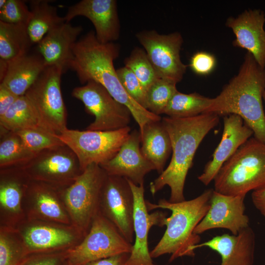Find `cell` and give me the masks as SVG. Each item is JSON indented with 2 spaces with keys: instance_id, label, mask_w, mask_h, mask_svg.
I'll list each match as a JSON object with an SVG mask.
<instances>
[{
  "instance_id": "obj_1",
  "label": "cell",
  "mask_w": 265,
  "mask_h": 265,
  "mask_svg": "<svg viewBox=\"0 0 265 265\" xmlns=\"http://www.w3.org/2000/svg\"><path fill=\"white\" fill-rule=\"evenodd\" d=\"M119 52V45L113 42L101 43L91 30L74 44L68 69L76 73L81 84L95 81L105 87L116 101L126 106L140 132L147 123L160 121L161 118L137 103L122 86L113 64Z\"/></svg>"
},
{
  "instance_id": "obj_2",
  "label": "cell",
  "mask_w": 265,
  "mask_h": 265,
  "mask_svg": "<svg viewBox=\"0 0 265 265\" xmlns=\"http://www.w3.org/2000/svg\"><path fill=\"white\" fill-rule=\"evenodd\" d=\"M161 122L170 138L172 156L167 167L150 183V190L154 195L168 186L169 201L180 202L185 200V181L196 150L206 135L218 125L219 116L207 113L187 118L167 116Z\"/></svg>"
},
{
  "instance_id": "obj_3",
  "label": "cell",
  "mask_w": 265,
  "mask_h": 265,
  "mask_svg": "<svg viewBox=\"0 0 265 265\" xmlns=\"http://www.w3.org/2000/svg\"><path fill=\"white\" fill-rule=\"evenodd\" d=\"M265 89V68L247 52L238 73L213 98L205 113L239 116L253 131L254 137L265 144V113L263 106Z\"/></svg>"
},
{
  "instance_id": "obj_4",
  "label": "cell",
  "mask_w": 265,
  "mask_h": 265,
  "mask_svg": "<svg viewBox=\"0 0 265 265\" xmlns=\"http://www.w3.org/2000/svg\"><path fill=\"white\" fill-rule=\"evenodd\" d=\"M213 190L207 189L194 199L177 203L164 198L159 199L157 204L146 200L149 212L163 209L171 212L164 220L166 230L163 236L150 251L152 258L168 254L171 262L180 257L195 256L194 247L200 243L201 238L194 231L210 208Z\"/></svg>"
},
{
  "instance_id": "obj_5",
  "label": "cell",
  "mask_w": 265,
  "mask_h": 265,
  "mask_svg": "<svg viewBox=\"0 0 265 265\" xmlns=\"http://www.w3.org/2000/svg\"><path fill=\"white\" fill-rule=\"evenodd\" d=\"M214 190L244 195L265 186V144L250 138L227 160L214 180Z\"/></svg>"
},
{
  "instance_id": "obj_6",
  "label": "cell",
  "mask_w": 265,
  "mask_h": 265,
  "mask_svg": "<svg viewBox=\"0 0 265 265\" xmlns=\"http://www.w3.org/2000/svg\"><path fill=\"white\" fill-rule=\"evenodd\" d=\"M107 176L97 164L87 166L76 181L62 189V200L72 225L84 237L99 211L101 190Z\"/></svg>"
},
{
  "instance_id": "obj_7",
  "label": "cell",
  "mask_w": 265,
  "mask_h": 265,
  "mask_svg": "<svg viewBox=\"0 0 265 265\" xmlns=\"http://www.w3.org/2000/svg\"><path fill=\"white\" fill-rule=\"evenodd\" d=\"M132 244L99 211L82 240L66 251L67 265H86L119 254H130Z\"/></svg>"
},
{
  "instance_id": "obj_8",
  "label": "cell",
  "mask_w": 265,
  "mask_h": 265,
  "mask_svg": "<svg viewBox=\"0 0 265 265\" xmlns=\"http://www.w3.org/2000/svg\"><path fill=\"white\" fill-rule=\"evenodd\" d=\"M63 69L47 66L26 93L42 125L59 135L67 128V110L62 98L61 78Z\"/></svg>"
},
{
  "instance_id": "obj_9",
  "label": "cell",
  "mask_w": 265,
  "mask_h": 265,
  "mask_svg": "<svg viewBox=\"0 0 265 265\" xmlns=\"http://www.w3.org/2000/svg\"><path fill=\"white\" fill-rule=\"evenodd\" d=\"M131 132L127 126L114 131H79L67 128L57 135L77 156L82 171L92 164L101 165L112 159Z\"/></svg>"
},
{
  "instance_id": "obj_10",
  "label": "cell",
  "mask_w": 265,
  "mask_h": 265,
  "mask_svg": "<svg viewBox=\"0 0 265 265\" xmlns=\"http://www.w3.org/2000/svg\"><path fill=\"white\" fill-rule=\"evenodd\" d=\"M22 168L30 181L60 189L71 185L83 172L77 156L65 144L36 153Z\"/></svg>"
},
{
  "instance_id": "obj_11",
  "label": "cell",
  "mask_w": 265,
  "mask_h": 265,
  "mask_svg": "<svg viewBox=\"0 0 265 265\" xmlns=\"http://www.w3.org/2000/svg\"><path fill=\"white\" fill-rule=\"evenodd\" d=\"M72 95L83 104L87 113L95 117L86 130L108 131L129 126L132 116L129 109L116 101L100 84L89 81L74 88Z\"/></svg>"
},
{
  "instance_id": "obj_12",
  "label": "cell",
  "mask_w": 265,
  "mask_h": 265,
  "mask_svg": "<svg viewBox=\"0 0 265 265\" xmlns=\"http://www.w3.org/2000/svg\"><path fill=\"white\" fill-rule=\"evenodd\" d=\"M136 37L160 78L177 83L182 80L187 66L181 59L183 38L180 33L160 34L155 30H145Z\"/></svg>"
},
{
  "instance_id": "obj_13",
  "label": "cell",
  "mask_w": 265,
  "mask_h": 265,
  "mask_svg": "<svg viewBox=\"0 0 265 265\" xmlns=\"http://www.w3.org/2000/svg\"><path fill=\"white\" fill-rule=\"evenodd\" d=\"M29 254L68 250L84 237L72 225L26 218L16 227Z\"/></svg>"
},
{
  "instance_id": "obj_14",
  "label": "cell",
  "mask_w": 265,
  "mask_h": 265,
  "mask_svg": "<svg viewBox=\"0 0 265 265\" xmlns=\"http://www.w3.org/2000/svg\"><path fill=\"white\" fill-rule=\"evenodd\" d=\"M99 211L133 244L134 197L127 179L107 175L101 190Z\"/></svg>"
},
{
  "instance_id": "obj_15",
  "label": "cell",
  "mask_w": 265,
  "mask_h": 265,
  "mask_svg": "<svg viewBox=\"0 0 265 265\" xmlns=\"http://www.w3.org/2000/svg\"><path fill=\"white\" fill-rule=\"evenodd\" d=\"M244 195H227L213 190L210 208L194 233L200 235L217 228L229 230L238 235L249 226V218L245 214Z\"/></svg>"
},
{
  "instance_id": "obj_16",
  "label": "cell",
  "mask_w": 265,
  "mask_h": 265,
  "mask_svg": "<svg viewBox=\"0 0 265 265\" xmlns=\"http://www.w3.org/2000/svg\"><path fill=\"white\" fill-rule=\"evenodd\" d=\"M128 180V179H127ZM134 197V241L125 265H156L150 255L148 234L154 226L162 227L166 213L156 211L149 213L144 199V186H138L128 180Z\"/></svg>"
},
{
  "instance_id": "obj_17",
  "label": "cell",
  "mask_w": 265,
  "mask_h": 265,
  "mask_svg": "<svg viewBox=\"0 0 265 265\" xmlns=\"http://www.w3.org/2000/svg\"><path fill=\"white\" fill-rule=\"evenodd\" d=\"M82 16L93 24L95 35L102 44L112 43L120 35V25L115 0H82L68 7L65 22Z\"/></svg>"
},
{
  "instance_id": "obj_18",
  "label": "cell",
  "mask_w": 265,
  "mask_h": 265,
  "mask_svg": "<svg viewBox=\"0 0 265 265\" xmlns=\"http://www.w3.org/2000/svg\"><path fill=\"white\" fill-rule=\"evenodd\" d=\"M62 190L30 181L24 199L26 218L72 225L62 200Z\"/></svg>"
},
{
  "instance_id": "obj_19",
  "label": "cell",
  "mask_w": 265,
  "mask_h": 265,
  "mask_svg": "<svg viewBox=\"0 0 265 265\" xmlns=\"http://www.w3.org/2000/svg\"><path fill=\"white\" fill-rule=\"evenodd\" d=\"M30 181L22 168L0 169V226L16 228L26 219L24 199Z\"/></svg>"
},
{
  "instance_id": "obj_20",
  "label": "cell",
  "mask_w": 265,
  "mask_h": 265,
  "mask_svg": "<svg viewBox=\"0 0 265 265\" xmlns=\"http://www.w3.org/2000/svg\"><path fill=\"white\" fill-rule=\"evenodd\" d=\"M140 143L139 132L132 131L116 155L100 166L108 175L123 177L136 186H144L145 175L156 169L142 155Z\"/></svg>"
},
{
  "instance_id": "obj_21",
  "label": "cell",
  "mask_w": 265,
  "mask_h": 265,
  "mask_svg": "<svg viewBox=\"0 0 265 265\" xmlns=\"http://www.w3.org/2000/svg\"><path fill=\"white\" fill-rule=\"evenodd\" d=\"M222 137L215 150L212 159L205 165L198 179L208 186L217 175L223 164L252 135L253 131L238 115L231 114L224 116Z\"/></svg>"
},
{
  "instance_id": "obj_22",
  "label": "cell",
  "mask_w": 265,
  "mask_h": 265,
  "mask_svg": "<svg viewBox=\"0 0 265 265\" xmlns=\"http://www.w3.org/2000/svg\"><path fill=\"white\" fill-rule=\"evenodd\" d=\"M265 13L256 9L245 10L236 17H229L226 22V26L235 35L233 45L247 50L263 68H265Z\"/></svg>"
},
{
  "instance_id": "obj_23",
  "label": "cell",
  "mask_w": 265,
  "mask_h": 265,
  "mask_svg": "<svg viewBox=\"0 0 265 265\" xmlns=\"http://www.w3.org/2000/svg\"><path fill=\"white\" fill-rule=\"evenodd\" d=\"M256 244L255 235L250 227L238 235L224 234L196 245L194 249L208 247L221 256L220 265H253Z\"/></svg>"
},
{
  "instance_id": "obj_24",
  "label": "cell",
  "mask_w": 265,
  "mask_h": 265,
  "mask_svg": "<svg viewBox=\"0 0 265 265\" xmlns=\"http://www.w3.org/2000/svg\"><path fill=\"white\" fill-rule=\"evenodd\" d=\"M82 31L81 26L63 22L49 31L36 45V51L46 66L60 67L65 72L72 57L73 47Z\"/></svg>"
},
{
  "instance_id": "obj_25",
  "label": "cell",
  "mask_w": 265,
  "mask_h": 265,
  "mask_svg": "<svg viewBox=\"0 0 265 265\" xmlns=\"http://www.w3.org/2000/svg\"><path fill=\"white\" fill-rule=\"evenodd\" d=\"M47 67L37 51H29L8 62L6 73L0 84L17 96H24Z\"/></svg>"
},
{
  "instance_id": "obj_26",
  "label": "cell",
  "mask_w": 265,
  "mask_h": 265,
  "mask_svg": "<svg viewBox=\"0 0 265 265\" xmlns=\"http://www.w3.org/2000/svg\"><path fill=\"white\" fill-rule=\"evenodd\" d=\"M140 134L141 152L160 174L172 152L170 136L161 121H151L144 126Z\"/></svg>"
},
{
  "instance_id": "obj_27",
  "label": "cell",
  "mask_w": 265,
  "mask_h": 265,
  "mask_svg": "<svg viewBox=\"0 0 265 265\" xmlns=\"http://www.w3.org/2000/svg\"><path fill=\"white\" fill-rule=\"evenodd\" d=\"M29 3L31 15L26 29L32 45H36L49 31L65 20L49 0H33Z\"/></svg>"
},
{
  "instance_id": "obj_28",
  "label": "cell",
  "mask_w": 265,
  "mask_h": 265,
  "mask_svg": "<svg viewBox=\"0 0 265 265\" xmlns=\"http://www.w3.org/2000/svg\"><path fill=\"white\" fill-rule=\"evenodd\" d=\"M26 25L0 21V59L9 62L30 51Z\"/></svg>"
},
{
  "instance_id": "obj_29",
  "label": "cell",
  "mask_w": 265,
  "mask_h": 265,
  "mask_svg": "<svg viewBox=\"0 0 265 265\" xmlns=\"http://www.w3.org/2000/svg\"><path fill=\"white\" fill-rule=\"evenodd\" d=\"M0 127L14 132L30 129L48 130L41 123L30 103L25 95L19 97L8 110L0 116Z\"/></svg>"
},
{
  "instance_id": "obj_30",
  "label": "cell",
  "mask_w": 265,
  "mask_h": 265,
  "mask_svg": "<svg viewBox=\"0 0 265 265\" xmlns=\"http://www.w3.org/2000/svg\"><path fill=\"white\" fill-rule=\"evenodd\" d=\"M35 154L17 133L0 128V169L22 168Z\"/></svg>"
},
{
  "instance_id": "obj_31",
  "label": "cell",
  "mask_w": 265,
  "mask_h": 265,
  "mask_svg": "<svg viewBox=\"0 0 265 265\" xmlns=\"http://www.w3.org/2000/svg\"><path fill=\"white\" fill-rule=\"evenodd\" d=\"M213 98L197 93L184 94L178 91L173 95L164 113L173 118H187L205 113Z\"/></svg>"
},
{
  "instance_id": "obj_32",
  "label": "cell",
  "mask_w": 265,
  "mask_h": 265,
  "mask_svg": "<svg viewBox=\"0 0 265 265\" xmlns=\"http://www.w3.org/2000/svg\"><path fill=\"white\" fill-rule=\"evenodd\" d=\"M28 255L17 229L0 226V265H19Z\"/></svg>"
},
{
  "instance_id": "obj_33",
  "label": "cell",
  "mask_w": 265,
  "mask_h": 265,
  "mask_svg": "<svg viewBox=\"0 0 265 265\" xmlns=\"http://www.w3.org/2000/svg\"><path fill=\"white\" fill-rule=\"evenodd\" d=\"M177 83L164 79H158L146 92L145 108L159 116L163 114L170 100L178 91Z\"/></svg>"
},
{
  "instance_id": "obj_34",
  "label": "cell",
  "mask_w": 265,
  "mask_h": 265,
  "mask_svg": "<svg viewBox=\"0 0 265 265\" xmlns=\"http://www.w3.org/2000/svg\"><path fill=\"white\" fill-rule=\"evenodd\" d=\"M125 66L138 78L146 92L159 78L145 51L136 47L124 60Z\"/></svg>"
},
{
  "instance_id": "obj_35",
  "label": "cell",
  "mask_w": 265,
  "mask_h": 265,
  "mask_svg": "<svg viewBox=\"0 0 265 265\" xmlns=\"http://www.w3.org/2000/svg\"><path fill=\"white\" fill-rule=\"evenodd\" d=\"M26 146L36 154L40 151L64 144L57 135L43 129H30L16 132Z\"/></svg>"
},
{
  "instance_id": "obj_36",
  "label": "cell",
  "mask_w": 265,
  "mask_h": 265,
  "mask_svg": "<svg viewBox=\"0 0 265 265\" xmlns=\"http://www.w3.org/2000/svg\"><path fill=\"white\" fill-rule=\"evenodd\" d=\"M31 15L30 10L25 1L7 0L5 6L0 9V21L27 26Z\"/></svg>"
},
{
  "instance_id": "obj_37",
  "label": "cell",
  "mask_w": 265,
  "mask_h": 265,
  "mask_svg": "<svg viewBox=\"0 0 265 265\" xmlns=\"http://www.w3.org/2000/svg\"><path fill=\"white\" fill-rule=\"evenodd\" d=\"M116 71L122 86L128 94L137 103L145 108L146 91L138 78L130 69L125 66Z\"/></svg>"
},
{
  "instance_id": "obj_38",
  "label": "cell",
  "mask_w": 265,
  "mask_h": 265,
  "mask_svg": "<svg viewBox=\"0 0 265 265\" xmlns=\"http://www.w3.org/2000/svg\"><path fill=\"white\" fill-rule=\"evenodd\" d=\"M66 251L31 254L26 256L19 265H64Z\"/></svg>"
},
{
  "instance_id": "obj_39",
  "label": "cell",
  "mask_w": 265,
  "mask_h": 265,
  "mask_svg": "<svg viewBox=\"0 0 265 265\" xmlns=\"http://www.w3.org/2000/svg\"><path fill=\"white\" fill-rule=\"evenodd\" d=\"M216 64V58L212 54L206 52H198L191 56L189 66L195 74L207 75L213 71Z\"/></svg>"
},
{
  "instance_id": "obj_40",
  "label": "cell",
  "mask_w": 265,
  "mask_h": 265,
  "mask_svg": "<svg viewBox=\"0 0 265 265\" xmlns=\"http://www.w3.org/2000/svg\"><path fill=\"white\" fill-rule=\"evenodd\" d=\"M19 97L7 88L0 84V116L8 110Z\"/></svg>"
},
{
  "instance_id": "obj_41",
  "label": "cell",
  "mask_w": 265,
  "mask_h": 265,
  "mask_svg": "<svg viewBox=\"0 0 265 265\" xmlns=\"http://www.w3.org/2000/svg\"><path fill=\"white\" fill-rule=\"evenodd\" d=\"M130 254L124 253L100 259L86 265H125Z\"/></svg>"
},
{
  "instance_id": "obj_42",
  "label": "cell",
  "mask_w": 265,
  "mask_h": 265,
  "mask_svg": "<svg viewBox=\"0 0 265 265\" xmlns=\"http://www.w3.org/2000/svg\"><path fill=\"white\" fill-rule=\"evenodd\" d=\"M251 199L255 207L265 217V186L253 191Z\"/></svg>"
},
{
  "instance_id": "obj_43",
  "label": "cell",
  "mask_w": 265,
  "mask_h": 265,
  "mask_svg": "<svg viewBox=\"0 0 265 265\" xmlns=\"http://www.w3.org/2000/svg\"><path fill=\"white\" fill-rule=\"evenodd\" d=\"M7 0H0V9L2 8L7 2Z\"/></svg>"
},
{
  "instance_id": "obj_44",
  "label": "cell",
  "mask_w": 265,
  "mask_h": 265,
  "mask_svg": "<svg viewBox=\"0 0 265 265\" xmlns=\"http://www.w3.org/2000/svg\"><path fill=\"white\" fill-rule=\"evenodd\" d=\"M263 99L264 100L265 103V91H264V93H263Z\"/></svg>"
},
{
  "instance_id": "obj_45",
  "label": "cell",
  "mask_w": 265,
  "mask_h": 265,
  "mask_svg": "<svg viewBox=\"0 0 265 265\" xmlns=\"http://www.w3.org/2000/svg\"><path fill=\"white\" fill-rule=\"evenodd\" d=\"M64 265H67L65 263Z\"/></svg>"
}]
</instances>
